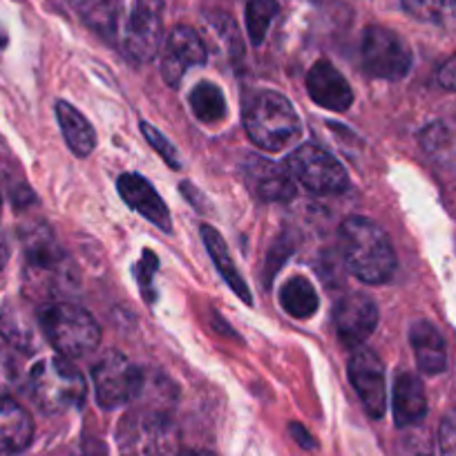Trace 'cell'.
Masks as SVG:
<instances>
[{
    "mask_svg": "<svg viewBox=\"0 0 456 456\" xmlns=\"http://www.w3.org/2000/svg\"><path fill=\"white\" fill-rule=\"evenodd\" d=\"M340 247L349 271L367 284H383L396 271V253L387 233L367 217H347L340 226Z\"/></svg>",
    "mask_w": 456,
    "mask_h": 456,
    "instance_id": "6da1fadb",
    "label": "cell"
},
{
    "mask_svg": "<svg viewBox=\"0 0 456 456\" xmlns=\"http://www.w3.org/2000/svg\"><path fill=\"white\" fill-rule=\"evenodd\" d=\"M244 128L257 148L280 152L291 146L302 133L300 117L287 96L278 92H260L244 112Z\"/></svg>",
    "mask_w": 456,
    "mask_h": 456,
    "instance_id": "7a4b0ae2",
    "label": "cell"
},
{
    "mask_svg": "<svg viewBox=\"0 0 456 456\" xmlns=\"http://www.w3.org/2000/svg\"><path fill=\"white\" fill-rule=\"evenodd\" d=\"M38 327L52 347L65 358H78L96 349L101 329L96 320L72 302H47L38 311Z\"/></svg>",
    "mask_w": 456,
    "mask_h": 456,
    "instance_id": "3957f363",
    "label": "cell"
},
{
    "mask_svg": "<svg viewBox=\"0 0 456 456\" xmlns=\"http://www.w3.org/2000/svg\"><path fill=\"white\" fill-rule=\"evenodd\" d=\"M29 394L45 414H63L86 398V379L65 358H45L29 374Z\"/></svg>",
    "mask_w": 456,
    "mask_h": 456,
    "instance_id": "277c9868",
    "label": "cell"
},
{
    "mask_svg": "<svg viewBox=\"0 0 456 456\" xmlns=\"http://www.w3.org/2000/svg\"><path fill=\"white\" fill-rule=\"evenodd\" d=\"M287 170L293 179L315 195H338L347 191L349 177L340 161L315 143H302L287 157Z\"/></svg>",
    "mask_w": 456,
    "mask_h": 456,
    "instance_id": "5b68a950",
    "label": "cell"
},
{
    "mask_svg": "<svg viewBox=\"0 0 456 456\" xmlns=\"http://www.w3.org/2000/svg\"><path fill=\"white\" fill-rule=\"evenodd\" d=\"M365 72L383 81H401L411 68V50L394 29L371 25L362 34Z\"/></svg>",
    "mask_w": 456,
    "mask_h": 456,
    "instance_id": "8992f818",
    "label": "cell"
},
{
    "mask_svg": "<svg viewBox=\"0 0 456 456\" xmlns=\"http://www.w3.org/2000/svg\"><path fill=\"white\" fill-rule=\"evenodd\" d=\"M96 401L105 410H114L133 401L142 392L143 376L124 354L110 352L92 370Z\"/></svg>",
    "mask_w": 456,
    "mask_h": 456,
    "instance_id": "52a82bcc",
    "label": "cell"
},
{
    "mask_svg": "<svg viewBox=\"0 0 456 456\" xmlns=\"http://www.w3.org/2000/svg\"><path fill=\"white\" fill-rule=\"evenodd\" d=\"M164 0H137L126 28V50L139 63L155 59L161 43Z\"/></svg>",
    "mask_w": 456,
    "mask_h": 456,
    "instance_id": "ba28073f",
    "label": "cell"
},
{
    "mask_svg": "<svg viewBox=\"0 0 456 456\" xmlns=\"http://www.w3.org/2000/svg\"><path fill=\"white\" fill-rule=\"evenodd\" d=\"M349 380L356 387L365 411L371 419H380L387 411V380L385 365L371 349H361L349 361Z\"/></svg>",
    "mask_w": 456,
    "mask_h": 456,
    "instance_id": "9c48e42d",
    "label": "cell"
},
{
    "mask_svg": "<svg viewBox=\"0 0 456 456\" xmlns=\"http://www.w3.org/2000/svg\"><path fill=\"white\" fill-rule=\"evenodd\" d=\"M333 324L347 347H358L374 333L379 324V306L365 293L345 296L333 309Z\"/></svg>",
    "mask_w": 456,
    "mask_h": 456,
    "instance_id": "30bf717a",
    "label": "cell"
},
{
    "mask_svg": "<svg viewBox=\"0 0 456 456\" xmlns=\"http://www.w3.org/2000/svg\"><path fill=\"white\" fill-rule=\"evenodd\" d=\"M206 56L208 52L200 34L192 28L179 25L166 38L164 54H161V77L168 86H179L186 69L206 63Z\"/></svg>",
    "mask_w": 456,
    "mask_h": 456,
    "instance_id": "8fae6325",
    "label": "cell"
},
{
    "mask_svg": "<svg viewBox=\"0 0 456 456\" xmlns=\"http://www.w3.org/2000/svg\"><path fill=\"white\" fill-rule=\"evenodd\" d=\"M23 248H25V273H28L29 282H38L43 278H54L63 266L65 256L61 251L59 242H56L54 233L50 226L38 224V226H29L23 235Z\"/></svg>",
    "mask_w": 456,
    "mask_h": 456,
    "instance_id": "7c38bea8",
    "label": "cell"
},
{
    "mask_svg": "<svg viewBox=\"0 0 456 456\" xmlns=\"http://www.w3.org/2000/svg\"><path fill=\"white\" fill-rule=\"evenodd\" d=\"M242 175L247 186L262 201H289L296 197V183L289 170L265 157L248 155L242 164Z\"/></svg>",
    "mask_w": 456,
    "mask_h": 456,
    "instance_id": "4fadbf2b",
    "label": "cell"
},
{
    "mask_svg": "<svg viewBox=\"0 0 456 456\" xmlns=\"http://www.w3.org/2000/svg\"><path fill=\"white\" fill-rule=\"evenodd\" d=\"M306 92L320 108L331 112H345L354 103V92L347 78L342 77L329 61H315L306 74Z\"/></svg>",
    "mask_w": 456,
    "mask_h": 456,
    "instance_id": "5bb4252c",
    "label": "cell"
},
{
    "mask_svg": "<svg viewBox=\"0 0 456 456\" xmlns=\"http://www.w3.org/2000/svg\"><path fill=\"white\" fill-rule=\"evenodd\" d=\"M117 188H119V195L126 204L133 210H137L139 215L148 219V222L155 224L157 228H161L164 233H170L173 228V219H170L168 206L161 200L159 192L152 188V183L148 182L146 177L134 173L121 175L119 182H117Z\"/></svg>",
    "mask_w": 456,
    "mask_h": 456,
    "instance_id": "9a60e30c",
    "label": "cell"
},
{
    "mask_svg": "<svg viewBox=\"0 0 456 456\" xmlns=\"http://www.w3.org/2000/svg\"><path fill=\"white\" fill-rule=\"evenodd\" d=\"M392 410L394 423L401 429L419 428L423 423V419L428 416V396H425V387L419 376L407 374V371L398 374L396 383H394Z\"/></svg>",
    "mask_w": 456,
    "mask_h": 456,
    "instance_id": "2e32d148",
    "label": "cell"
},
{
    "mask_svg": "<svg viewBox=\"0 0 456 456\" xmlns=\"http://www.w3.org/2000/svg\"><path fill=\"white\" fill-rule=\"evenodd\" d=\"M32 438L34 423L28 410L12 398L0 396V454H20L28 450Z\"/></svg>",
    "mask_w": 456,
    "mask_h": 456,
    "instance_id": "e0dca14e",
    "label": "cell"
},
{
    "mask_svg": "<svg viewBox=\"0 0 456 456\" xmlns=\"http://www.w3.org/2000/svg\"><path fill=\"white\" fill-rule=\"evenodd\" d=\"M410 342L414 349L416 365L423 374H443L447 367V349L441 331L428 320H416L410 327Z\"/></svg>",
    "mask_w": 456,
    "mask_h": 456,
    "instance_id": "ac0fdd59",
    "label": "cell"
},
{
    "mask_svg": "<svg viewBox=\"0 0 456 456\" xmlns=\"http://www.w3.org/2000/svg\"><path fill=\"white\" fill-rule=\"evenodd\" d=\"M0 336L19 352L32 354L38 349L37 324L23 305L5 300L0 305Z\"/></svg>",
    "mask_w": 456,
    "mask_h": 456,
    "instance_id": "d6986e66",
    "label": "cell"
},
{
    "mask_svg": "<svg viewBox=\"0 0 456 456\" xmlns=\"http://www.w3.org/2000/svg\"><path fill=\"white\" fill-rule=\"evenodd\" d=\"M201 240H204L206 248H208V256L213 257L217 271L222 273L224 282L233 289V293L244 302V305H253L251 291H248L247 282H244V278L240 275V271L235 269L233 257H231V253H228L226 242H224V238L219 235L217 228L204 224V226H201Z\"/></svg>",
    "mask_w": 456,
    "mask_h": 456,
    "instance_id": "ffe728a7",
    "label": "cell"
},
{
    "mask_svg": "<svg viewBox=\"0 0 456 456\" xmlns=\"http://www.w3.org/2000/svg\"><path fill=\"white\" fill-rule=\"evenodd\" d=\"M56 119H59L61 133H63L65 143L77 157H87L96 146V134L90 121L74 108L68 101L56 103Z\"/></svg>",
    "mask_w": 456,
    "mask_h": 456,
    "instance_id": "44dd1931",
    "label": "cell"
},
{
    "mask_svg": "<svg viewBox=\"0 0 456 456\" xmlns=\"http://www.w3.org/2000/svg\"><path fill=\"white\" fill-rule=\"evenodd\" d=\"M78 14L83 23L105 41L112 43L119 32V0H81Z\"/></svg>",
    "mask_w": 456,
    "mask_h": 456,
    "instance_id": "7402d4cb",
    "label": "cell"
},
{
    "mask_svg": "<svg viewBox=\"0 0 456 456\" xmlns=\"http://www.w3.org/2000/svg\"><path fill=\"white\" fill-rule=\"evenodd\" d=\"M280 305L291 318L306 320L318 311L320 300L314 284L306 278H291L280 289Z\"/></svg>",
    "mask_w": 456,
    "mask_h": 456,
    "instance_id": "603a6c76",
    "label": "cell"
},
{
    "mask_svg": "<svg viewBox=\"0 0 456 456\" xmlns=\"http://www.w3.org/2000/svg\"><path fill=\"white\" fill-rule=\"evenodd\" d=\"M191 110L201 124H219L226 117V99L215 83L201 81L191 92Z\"/></svg>",
    "mask_w": 456,
    "mask_h": 456,
    "instance_id": "cb8c5ba5",
    "label": "cell"
},
{
    "mask_svg": "<svg viewBox=\"0 0 456 456\" xmlns=\"http://www.w3.org/2000/svg\"><path fill=\"white\" fill-rule=\"evenodd\" d=\"M410 16L436 28L456 29V0H401Z\"/></svg>",
    "mask_w": 456,
    "mask_h": 456,
    "instance_id": "d4e9b609",
    "label": "cell"
},
{
    "mask_svg": "<svg viewBox=\"0 0 456 456\" xmlns=\"http://www.w3.org/2000/svg\"><path fill=\"white\" fill-rule=\"evenodd\" d=\"M278 12V0H247V32L253 45H262Z\"/></svg>",
    "mask_w": 456,
    "mask_h": 456,
    "instance_id": "484cf974",
    "label": "cell"
},
{
    "mask_svg": "<svg viewBox=\"0 0 456 456\" xmlns=\"http://www.w3.org/2000/svg\"><path fill=\"white\" fill-rule=\"evenodd\" d=\"M159 269V260L152 251H143L142 260L137 265V280H139V289H142L143 297H146L148 305L157 300V289H155V273Z\"/></svg>",
    "mask_w": 456,
    "mask_h": 456,
    "instance_id": "4316f807",
    "label": "cell"
},
{
    "mask_svg": "<svg viewBox=\"0 0 456 456\" xmlns=\"http://www.w3.org/2000/svg\"><path fill=\"white\" fill-rule=\"evenodd\" d=\"M142 133H143V137L148 139V143H151V146L155 148L157 152H159L161 159H164L166 164L170 166V168H175V170L182 168V164H179L177 148H175L173 143H170L168 139H166L164 134H161L159 130L155 128V126H151V124H148V121H143V124H142Z\"/></svg>",
    "mask_w": 456,
    "mask_h": 456,
    "instance_id": "83f0119b",
    "label": "cell"
},
{
    "mask_svg": "<svg viewBox=\"0 0 456 456\" xmlns=\"http://www.w3.org/2000/svg\"><path fill=\"white\" fill-rule=\"evenodd\" d=\"M396 456H434L432 441L428 434L411 432L403 436L396 445Z\"/></svg>",
    "mask_w": 456,
    "mask_h": 456,
    "instance_id": "f1b7e54d",
    "label": "cell"
},
{
    "mask_svg": "<svg viewBox=\"0 0 456 456\" xmlns=\"http://www.w3.org/2000/svg\"><path fill=\"white\" fill-rule=\"evenodd\" d=\"M438 447L441 456H456V410H450L438 428Z\"/></svg>",
    "mask_w": 456,
    "mask_h": 456,
    "instance_id": "f546056e",
    "label": "cell"
},
{
    "mask_svg": "<svg viewBox=\"0 0 456 456\" xmlns=\"http://www.w3.org/2000/svg\"><path fill=\"white\" fill-rule=\"evenodd\" d=\"M16 376H19V367H16L14 356L5 347H0V396L10 392L12 385L16 383Z\"/></svg>",
    "mask_w": 456,
    "mask_h": 456,
    "instance_id": "4dcf8cb0",
    "label": "cell"
},
{
    "mask_svg": "<svg viewBox=\"0 0 456 456\" xmlns=\"http://www.w3.org/2000/svg\"><path fill=\"white\" fill-rule=\"evenodd\" d=\"M436 81H438V86L445 87V90L456 92V54L450 56V59H447L445 63L438 68Z\"/></svg>",
    "mask_w": 456,
    "mask_h": 456,
    "instance_id": "1f68e13d",
    "label": "cell"
},
{
    "mask_svg": "<svg viewBox=\"0 0 456 456\" xmlns=\"http://www.w3.org/2000/svg\"><path fill=\"white\" fill-rule=\"evenodd\" d=\"M291 434H293V438H296V441L300 443L302 447H306V450H311V447L315 445L314 438L309 436V432H306V429L302 428L300 423H293V425H291Z\"/></svg>",
    "mask_w": 456,
    "mask_h": 456,
    "instance_id": "d6a6232c",
    "label": "cell"
},
{
    "mask_svg": "<svg viewBox=\"0 0 456 456\" xmlns=\"http://www.w3.org/2000/svg\"><path fill=\"white\" fill-rule=\"evenodd\" d=\"M7 257H10V248H7L5 240L0 238V271L5 269V265H7Z\"/></svg>",
    "mask_w": 456,
    "mask_h": 456,
    "instance_id": "836d02e7",
    "label": "cell"
},
{
    "mask_svg": "<svg viewBox=\"0 0 456 456\" xmlns=\"http://www.w3.org/2000/svg\"><path fill=\"white\" fill-rule=\"evenodd\" d=\"M179 456H213V454L206 450H183L179 452Z\"/></svg>",
    "mask_w": 456,
    "mask_h": 456,
    "instance_id": "e575fe53",
    "label": "cell"
},
{
    "mask_svg": "<svg viewBox=\"0 0 456 456\" xmlns=\"http://www.w3.org/2000/svg\"><path fill=\"white\" fill-rule=\"evenodd\" d=\"M0 208H3V197H0Z\"/></svg>",
    "mask_w": 456,
    "mask_h": 456,
    "instance_id": "d590c367",
    "label": "cell"
}]
</instances>
